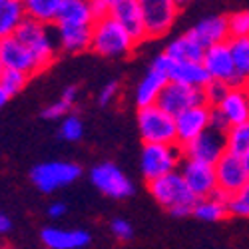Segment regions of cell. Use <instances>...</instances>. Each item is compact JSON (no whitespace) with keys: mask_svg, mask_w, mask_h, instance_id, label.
Instances as JSON below:
<instances>
[{"mask_svg":"<svg viewBox=\"0 0 249 249\" xmlns=\"http://www.w3.org/2000/svg\"><path fill=\"white\" fill-rule=\"evenodd\" d=\"M148 192L154 201L174 217H188L194 213L197 197L192 194L179 172L148 181Z\"/></svg>","mask_w":249,"mask_h":249,"instance_id":"obj_1","label":"cell"},{"mask_svg":"<svg viewBox=\"0 0 249 249\" xmlns=\"http://www.w3.org/2000/svg\"><path fill=\"white\" fill-rule=\"evenodd\" d=\"M136 46H138L136 40L126 32V28H124L112 14L94 22L90 50L96 56L110 58V60L126 58L136 50Z\"/></svg>","mask_w":249,"mask_h":249,"instance_id":"obj_2","label":"cell"},{"mask_svg":"<svg viewBox=\"0 0 249 249\" xmlns=\"http://www.w3.org/2000/svg\"><path fill=\"white\" fill-rule=\"evenodd\" d=\"M14 36L30 50V54L34 56V60L38 62V66L42 72H46L56 62L58 44H56V36H54V26L26 18Z\"/></svg>","mask_w":249,"mask_h":249,"instance_id":"obj_3","label":"cell"},{"mask_svg":"<svg viewBox=\"0 0 249 249\" xmlns=\"http://www.w3.org/2000/svg\"><path fill=\"white\" fill-rule=\"evenodd\" d=\"M183 160L178 143H143L140 154V172L146 181H154L179 170Z\"/></svg>","mask_w":249,"mask_h":249,"instance_id":"obj_4","label":"cell"},{"mask_svg":"<svg viewBox=\"0 0 249 249\" xmlns=\"http://www.w3.org/2000/svg\"><path fill=\"white\" fill-rule=\"evenodd\" d=\"M80 176H82L80 165L64 160L42 161L30 170V181L42 194H54L62 188H68L74 181H78Z\"/></svg>","mask_w":249,"mask_h":249,"instance_id":"obj_5","label":"cell"},{"mask_svg":"<svg viewBox=\"0 0 249 249\" xmlns=\"http://www.w3.org/2000/svg\"><path fill=\"white\" fill-rule=\"evenodd\" d=\"M138 132L143 143H178L176 118L158 104L138 108Z\"/></svg>","mask_w":249,"mask_h":249,"instance_id":"obj_6","label":"cell"},{"mask_svg":"<svg viewBox=\"0 0 249 249\" xmlns=\"http://www.w3.org/2000/svg\"><path fill=\"white\" fill-rule=\"evenodd\" d=\"M90 181L100 194L110 199H128L136 192L134 181L114 161H102L92 165Z\"/></svg>","mask_w":249,"mask_h":249,"instance_id":"obj_7","label":"cell"},{"mask_svg":"<svg viewBox=\"0 0 249 249\" xmlns=\"http://www.w3.org/2000/svg\"><path fill=\"white\" fill-rule=\"evenodd\" d=\"M152 68L163 72L170 82H178V84H185L192 88H205L210 84V76H207L201 62H183V60H174L165 52L158 54L152 60Z\"/></svg>","mask_w":249,"mask_h":249,"instance_id":"obj_8","label":"cell"},{"mask_svg":"<svg viewBox=\"0 0 249 249\" xmlns=\"http://www.w3.org/2000/svg\"><path fill=\"white\" fill-rule=\"evenodd\" d=\"M201 64L210 76V80L215 82H223L227 86H243L245 82L241 80V76L235 70L233 64V56L230 52V44L223 42V44H215L205 48L203 58H201Z\"/></svg>","mask_w":249,"mask_h":249,"instance_id":"obj_9","label":"cell"},{"mask_svg":"<svg viewBox=\"0 0 249 249\" xmlns=\"http://www.w3.org/2000/svg\"><path fill=\"white\" fill-rule=\"evenodd\" d=\"M138 2L142 8L148 38H163L174 28L179 8L172 0H138Z\"/></svg>","mask_w":249,"mask_h":249,"instance_id":"obj_10","label":"cell"},{"mask_svg":"<svg viewBox=\"0 0 249 249\" xmlns=\"http://www.w3.org/2000/svg\"><path fill=\"white\" fill-rule=\"evenodd\" d=\"M203 104H205V96L201 88H192L185 84H178V82H168V86L163 88L158 100V106L174 118L190 108L203 106Z\"/></svg>","mask_w":249,"mask_h":249,"instance_id":"obj_11","label":"cell"},{"mask_svg":"<svg viewBox=\"0 0 249 249\" xmlns=\"http://www.w3.org/2000/svg\"><path fill=\"white\" fill-rule=\"evenodd\" d=\"M183 178V181L188 183V188L192 194L201 199V197H210L217 192V176H215V165L210 163H201L194 160H181V165L178 170Z\"/></svg>","mask_w":249,"mask_h":249,"instance_id":"obj_12","label":"cell"},{"mask_svg":"<svg viewBox=\"0 0 249 249\" xmlns=\"http://www.w3.org/2000/svg\"><path fill=\"white\" fill-rule=\"evenodd\" d=\"M181 152H183L185 160H194V161L215 165L219 161V158L227 152V148H225V134H221L217 130H207L205 134H201L194 142L181 146Z\"/></svg>","mask_w":249,"mask_h":249,"instance_id":"obj_13","label":"cell"},{"mask_svg":"<svg viewBox=\"0 0 249 249\" xmlns=\"http://www.w3.org/2000/svg\"><path fill=\"white\" fill-rule=\"evenodd\" d=\"M207 130H212V108L203 104L181 112L176 116V136H178V146L194 142Z\"/></svg>","mask_w":249,"mask_h":249,"instance_id":"obj_14","label":"cell"},{"mask_svg":"<svg viewBox=\"0 0 249 249\" xmlns=\"http://www.w3.org/2000/svg\"><path fill=\"white\" fill-rule=\"evenodd\" d=\"M215 176H217V190L230 197L235 196L241 188H245L249 181L247 172L243 168V160L230 152H225L215 163Z\"/></svg>","mask_w":249,"mask_h":249,"instance_id":"obj_15","label":"cell"},{"mask_svg":"<svg viewBox=\"0 0 249 249\" xmlns=\"http://www.w3.org/2000/svg\"><path fill=\"white\" fill-rule=\"evenodd\" d=\"M0 62H2L4 70H18L28 76L42 74V70H40L38 62L34 60L30 50L16 36L0 40Z\"/></svg>","mask_w":249,"mask_h":249,"instance_id":"obj_16","label":"cell"},{"mask_svg":"<svg viewBox=\"0 0 249 249\" xmlns=\"http://www.w3.org/2000/svg\"><path fill=\"white\" fill-rule=\"evenodd\" d=\"M40 241L46 245V249H86L92 243L90 231L82 227H60L48 225L40 231Z\"/></svg>","mask_w":249,"mask_h":249,"instance_id":"obj_17","label":"cell"},{"mask_svg":"<svg viewBox=\"0 0 249 249\" xmlns=\"http://www.w3.org/2000/svg\"><path fill=\"white\" fill-rule=\"evenodd\" d=\"M92 26H88V24H54V36H56L58 50L64 54H82V52L90 50Z\"/></svg>","mask_w":249,"mask_h":249,"instance_id":"obj_18","label":"cell"},{"mask_svg":"<svg viewBox=\"0 0 249 249\" xmlns=\"http://www.w3.org/2000/svg\"><path fill=\"white\" fill-rule=\"evenodd\" d=\"M188 34L199 42L203 48H210L215 44H223L230 40V26H227V16L213 14V16H205L199 22H196Z\"/></svg>","mask_w":249,"mask_h":249,"instance_id":"obj_19","label":"cell"},{"mask_svg":"<svg viewBox=\"0 0 249 249\" xmlns=\"http://www.w3.org/2000/svg\"><path fill=\"white\" fill-rule=\"evenodd\" d=\"M110 14L126 28V32L136 40V44L148 40L146 24H143V16H142V8L138 0H122L120 4H116L110 10Z\"/></svg>","mask_w":249,"mask_h":249,"instance_id":"obj_20","label":"cell"},{"mask_svg":"<svg viewBox=\"0 0 249 249\" xmlns=\"http://www.w3.org/2000/svg\"><path fill=\"white\" fill-rule=\"evenodd\" d=\"M221 116L227 120L230 128L235 124H243L249 120V88L243 86H231L230 92L225 94L223 102L217 106Z\"/></svg>","mask_w":249,"mask_h":249,"instance_id":"obj_21","label":"cell"},{"mask_svg":"<svg viewBox=\"0 0 249 249\" xmlns=\"http://www.w3.org/2000/svg\"><path fill=\"white\" fill-rule=\"evenodd\" d=\"M168 76L163 72L156 70V68H148V72L143 74V78L138 82V86L134 90V104L136 108H146V106H154L158 104L163 88L168 86Z\"/></svg>","mask_w":249,"mask_h":249,"instance_id":"obj_22","label":"cell"},{"mask_svg":"<svg viewBox=\"0 0 249 249\" xmlns=\"http://www.w3.org/2000/svg\"><path fill=\"white\" fill-rule=\"evenodd\" d=\"M227 203H230V196L221 194L219 190L210 196V197H201L196 201V207H194V217L201 219V221H207V223H215V221H221L230 215V210H227Z\"/></svg>","mask_w":249,"mask_h":249,"instance_id":"obj_23","label":"cell"},{"mask_svg":"<svg viewBox=\"0 0 249 249\" xmlns=\"http://www.w3.org/2000/svg\"><path fill=\"white\" fill-rule=\"evenodd\" d=\"M26 18L24 4L20 0H0V40L14 36Z\"/></svg>","mask_w":249,"mask_h":249,"instance_id":"obj_24","label":"cell"},{"mask_svg":"<svg viewBox=\"0 0 249 249\" xmlns=\"http://www.w3.org/2000/svg\"><path fill=\"white\" fill-rule=\"evenodd\" d=\"M96 22L92 2L88 0H64L62 8L58 12L56 24H88L92 26Z\"/></svg>","mask_w":249,"mask_h":249,"instance_id":"obj_25","label":"cell"},{"mask_svg":"<svg viewBox=\"0 0 249 249\" xmlns=\"http://www.w3.org/2000/svg\"><path fill=\"white\" fill-rule=\"evenodd\" d=\"M165 54H168L170 58H174V60H183V62H201V58H203V52H205V48L199 44V42H196V40L185 32V34H181V36H178V38H174L172 42L165 46V50H163Z\"/></svg>","mask_w":249,"mask_h":249,"instance_id":"obj_26","label":"cell"},{"mask_svg":"<svg viewBox=\"0 0 249 249\" xmlns=\"http://www.w3.org/2000/svg\"><path fill=\"white\" fill-rule=\"evenodd\" d=\"M64 0H24V10L26 16L32 20H38L42 24L54 26L58 20V12L62 8Z\"/></svg>","mask_w":249,"mask_h":249,"instance_id":"obj_27","label":"cell"},{"mask_svg":"<svg viewBox=\"0 0 249 249\" xmlns=\"http://www.w3.org/2000/svg\"><path fill=\"white\" fill-rule=\"evenodd\" d=\"M76 100H78V88L76 86L64 88V92L60 94V98L50 102L48 106L42 110V118L44 120H64L66 116L72 114V110L76 106Z\"/></svg>","mask_w":249,"mask_h":249,"instance_id":"obj_28","label":"cell"},{"mask_svg":"<svg viewBox=\"0 0 249 249\" xmlns=\"http://www.w3.org/2000/svg\"><path fill=\"white\" fill-rule=\"evenodd\" d=\"M225 148L230 154L243 158L249 154V120L243 124H235L225 132Z\"/></svg>","mask_w":249,"mask_h":249,"instance_id":"obj_29","label":"cell"},{"mask_svg":"<svg viewBox=\"0 0 249 249\" xmlns=\"http://www.w3.org/2000/svg\"><path fill=\"white\" fill-rule=\"evenodd\" d=\"M227 44H230V52L233 56V64H235L237 74L241 76L243 82H247L249 80V36L230 38Z\"/></svg>","mask_w":249,"mask_h":249,"instance_id":"obj_30","label":"cell"},{"mask_svg":"<svg viewBox=\"0 0 249 249\" xmlns=\"http://www.w3.org/2000/svg\"><path fill=\"white\" fill-rule=\"evenodd\" d=\"M58 136L64 140V142H70V143L80 142L82 138H84V122H82V118L76 116V114L66 116L64 120L60 122Z\"/></svg>","mask_w":249,"mask_h":249,"instance_id":"obj_31","label":"cell"},{"mask_svg":"<svg viewBox=\"0 0 249 249\" xmlns=\"http://www.w3.org/2000/svg\"><path fill=\"white\" fill-rule=\"evenodd\" d=\"M32 76L24 74V72H18V70H4L2 76H0V86H2L8 96H16L20 94L26 86H28V82H30Z\"/></svg>","mask_w":249,"mask_h":249,"instance_id":"obj_32","label":"cell"},{"mask_svg":"<svg viewBox=\"0 0 249 249\" xmlns=\"http://www.w3.org/2000/svg\"><path fill=\"white\" fill-rule=\"evenodd\" d=\"M230 38H245L249 36V10H237L227 16Z\"/></svg>","mask_w":249,"mask_h":249,"instance_id":"obj_33","label":"cell"},{"mask_svg":"<svg viewBox=\"0 0 249 249\" xmlns=\"http://www.w3.org/2000/svg\"><path fill=\"white\" fill-rule=\"evenodd\" d=\"M227 210H230V215L233 217H249V181L245 188H241L235 196L230 197Z\"/></svg>","mask_w":249,"mask_h":249,"instance_id":"obj_34","label":"cell"},{"mask_svg":"<svg viewBox=\"0 0 249 249\" xmlns=\"http://www.w3.org/2000/svg\"><path fill=\"white\" fill-rule=\"evenodd\" d=\"M230 92V86L223 84V82H215V80H210V84L203 88V96H205V104L210 108H217L219 104L223 102L225 94Z\"/></svg>","mask_w":249,"mask_h":249,"instance_id":"obj_35","label":"cell"},{"mask_svg":"<svg viewBox=\"0 0 249 249\" xmlns=\"http://www.w3.org/2000/svg\"><path fill=\"white\" fill-rule=\"evenodd\" d=\"M120 90H122L120 80L106 82V84L102 86V90L98 92V106L106 108V106H110V104H114L118 100V96H120Z\"/></svg>","mask_w":249,"mask_h":249,"instance_id":"obj_36","label":"cell"},{"mask_svg":"<svg viewBox=\"0 0 249 249\" xmlns=\"http://www.w3.org/2000/svg\"><path fill=\"white\" fill-rule=\"evenodd\" d=\"M110 231L118 241H130L134 237V225L124 217H114L110 221Z\"/></svg>","mask_w":249,"mask_h":249,"instance_id":"obj_37","label":"cell"},{"mask_svg":"<svg viewBox=\"0 0 249 249\" xmlns=\"http://www.w3.org/2000/svg\"><path fill=\"white\" fill-rule=\"evenodd\" d=\"M212 130H217L221 134L230 130V124H227V120L221 116V112L217 108H212Z\"/></svg>","mask_w":249,"mask_h":249,"instance_id":"obj_38","label":"cell"},{"mask_svg":"<svg viewBox=\"0 0 249 249\" xmlns=\"http://www.w3.org/2000/svg\"><path fill=\"white\" fill-rule=\"evenodd\" d=\"M68 212V205L64 201H52L48 205V217L50 219H62Z\"/></svg>","mask_w":249,"mask_h":249,"instance_id":"obj_39","label":"cell"},{"mask_svg":"<svg viewBox=\"0 0 249 249\" xmlns=\"http://www.w3.org/2000/svg\"><path fill=\"white\" fill-rule=\"evenodd\" d=\"M10 230H12V219L0 212V235H6Z\"/></svg>","mask_w":249,"mask_h":249,"instance_id":"obj_40","label":"cell"},{"mask_svg":"<svg viewBox=\"0 0 249 249\" xmlns=\"http://www.w3.org/2000/svg\"><path fill=\"white\" fill-rule=\"evenodd\" d=\"M8 102H10V96H8V92H6L2 86H0V108H4Z\"/></svg>","mask_w":249,"mask_h":249,"instance_id":"obj_41","label":"cell"},{"mask_svg":"<svg viewBox=\"0 0 249 249\" xmlns=\"http://www.w3.org/2000/svg\"><path fill=\"white\" fill-rule=\"evenodd\" d=\"M241 160H243V168H245V172H247V178H249V154H245Z\"/></svg>","mask_w":249,"mask_h":249,"instance_id":"obj_42","label":"cell"},{"mask_svg":"<svg viewBox=\"0 0 249 249\" xmlns=\"http://www.w3.org/2000/svg\"><path fill=\"white\" fill-rule=\"evenodd\" d=\"M104 2H106V6H108V8L112 10V8L116 6V4H120V2H122V0H104Z\"/></svg>","mask_w":249,"mask_h":249,"instance_id":"obj_43","label":"cell"},{"mask_svg":"<svg viewBox=\"0 0 249 249\" xmlns=\"http://www.w3.org/2000/svg\"><path fill=\"white\" fill-rule=\"evenodd\" d=\"M172 2L178 6V8H181V6H185V4H188L190 2V0H172Z\"/></svg>","mask_w":249,"mask_h":249,"instance_id":"obj_44","label":"cell"},{"mask_svg":"<svg viewBox=\"0 0 249 249\" xmlns=\"http://www.w3.org/2000/svg\"><path fill=\"white\" fill-rule=\"evenodd\" d=\"M0 249H12L10 245H6V243H0Z\"/></svg>","mask_w":249,"mask_h":249,"instance_id":"obj_45","label":"cell"},{"mask_svg":"<svg viewBox=\"0 0 249 249\" xmlns=\"http://www.w3.org/2000/svg\"><path fill=\"white\" fill-rule=\"evenodd\" d=\"M2 72H4V66H2V62H0V76H2Z\"/></svg>","mask_w":249,"mask_h":249,"instance_id":"obj_46","label":"cell"},{"mask_svg":"<svg viewBox=\"0 0 249 249\" xmlns=\"http://www.w3.org/2000/svg\"><path fill=\"white\" fill-rule=\"evenodd\" d=\"M245 84H247V88H249V80H247V82H245Z\"/></svg>","mask_w":249,"mask_h":249,"instance_id":"obj_47","label":"cell"},{"mask_svg":"<svg viewBox=\"0 0 249 249\" xmlns=\"http://www.w3.org/2000/svg\"><path fill=\"white\" fill-rule=\"evenodd\" d=\"M88 2H94V0H88Z\"/></svg>","mask_w":249,"mask_h":249,"instance_id":"obj_48","label":"cell"},{"mask_svg":"<svg viewBox=\"0 0 249 249\" xmlns=\"http://www.w3.org/2000/svg\"><path fill=\"white\" fill-rule=\"evenodd\" d=\"M20 2H24V0H20Z\"/></svg>","mask_w":249,"mask_h":249,"instance_id":"obj_49","label":"cell"}]
</instances>
